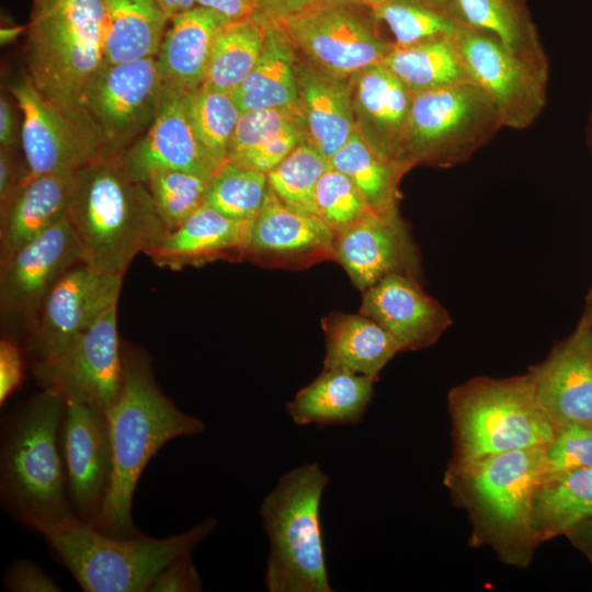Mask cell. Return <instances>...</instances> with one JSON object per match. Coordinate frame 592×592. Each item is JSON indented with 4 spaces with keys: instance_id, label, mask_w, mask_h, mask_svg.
I'll return each mask as SVG.
<instances>
[{
    "instance_id": "cell-1",
    "label": "cell",
    "mask_w": 592,
    "mask_h": 592,
    "mask_svg": "<svg viewBox=\"0 0 592 592\" xmlns=\"http://www.w3.org/2000/svg\"><path fill=\"white\" fill-rule=\"evenodd\" d=\"M119 395L106 412L112 449V477L104 504L90 523L117 536L140 535L132 517L133 497L148 462L169 441L202 433V420L179 410L158 387L148 356L123 350Z\"/></svg>"
},
{
    "instance_id": "cell-2",
    "label": "cell",
    "mask_w": 592,
    "mask_h": 592,
    "mask_svg": "<svg viewBox=\"0 0 592 592\" xmlns=\"http://www.w3.org/2000/svg\"><path fill=\"white\" fill-rule=\"evenodd\" d=\"M67 217L82 262L114 274L124 275L168 232L148 189L117 157L98 159L73 174Z\"/></svg>"
},
{
    "instance_id": "cell-3",
    "label": "cell",
    "mask_w": 592,
    "mask_h": 592,
    "mask_svg": "<svg viewBox=\"0 0 592 592\" xmlns=\"http://www.w3.org/2000/svg\"><path fill=\"white\" fill-rule=\"evenodd\" d=\"M65 398L44 387L14 411L1 444V494L32 528L76 516L68 491L60 431Z\"/></svg>"
},
{
    "instance_id": "cell-4",
    "label": "cell",
    "mask_w": 592,
    "mask_h": 592,
    "mask_svg": "<svg viewBox=\"0 0 592 592\" xmlns=\"http://www.w3.org/2000/svg\"><path fill=\"white\" fill-rule=\"evenodd\" d=\"M210 517L167 538L143 534L117 537L71 516L39 524L41 533L87 592H145L158 573L177 558L191 554L215 528Z\"/></svg>"
},
{
    "instance_id": "cell-5",
    "label": "cell",
    "mask_w": 592,
    "mask_h": 592,
    "mask_svg": "<svg viewBox=\"0 0 592 592\" xmlns=\"http://www.w3.org/2000/svg\"><path fill=\"white\" fill-rule=\"evenodd\" d=\"M25 60L44 99L78 111L87 82L104 62L103 1L32 0Z\"/></svg>"
},
{
    "instance_id": "cell-6",
    "label": "cell",
    "mask_w": 592,
    "mask_h": 592,
    "mask_svg": "<svg viewBox=\"0 0 592 592\" xmlns=\"http://www.w3.org/2000/svg\"><path fill=\"white\" fill-rule=\"evenodd\" d=\"M330 478L317 463L281 476L260 515L270 540L269 592H331L326 567L320 505Z\"/></svg>"
},
{
    "instance_id": "cell-7",
    "label": "cell",
    "mask_w": 592,
    "mask_h": 592,
    "mask_svg": "<svg viewBox=\"0 0 592 592\" xmlns=\"http://www.w3.org/2000/svg\"><path fill=\"white\" fill-rule=\"evenodd\" d=\"M449 406L459 467L500 453L548 446L556 434L528 374L474 378L451 392Z\"/></svg>"
},
{
    "instance_id": "cell-8",
    "label": "cell",
    "mask_w": 592,
    "mask_h": 592,
    "mask_svg": "<svg viewBox=\"0 0 592 592\" xmlns=\"http://www.w3.org/2000/svg\"><path fill=\"white\" fill-rule=\"evenodd\" d=\"M503 128L499 111L476 83L465 81L412 93L396 164L454 167Z\"/></svg>"
},
{
    "instance_id": "cell-9",
    "label": "cell",
    "mask_w": 592,
    "mask_h": 592,
    "mask_svg": "<svg viewBox=\"0 0 592 592\" xmlns=\"http://www.w3.org/2000/svg\"><path fill=\"white\" fill-rule=\"evenodd\" d=\"M163 81L156 58L102 66L87 82L77 110L99 136L107 157H117L150 127Z\"/></svg>"
},
{
    "instance_id": "cell-10",
    "label": "cell",
    "mask_w": 592,
    "mask_h": 592,
    "mask_svg": "<svg viewBox=\"0 0 592 592\" xmlns=\"http://www.w3.org/2000/svg\"><path fill=\"white\" fill-rule=\"evenodd\" d=\"M546 447L500 453L459 467L477 512L500 543L522 547L535 542L533 501L545 473Z\"/></svg>"
},
{
    "instance_id": "cell-11",
    "label": "cell",
    "mask_w": 592,
    "mask_h": 592,
    "mask_svg": "<svg viewBox=\"0 0 592 592\" xmlns=\"http://www.w3.org/2000/svg\"><path fill=\"white\" fill-rule=\"evenodd\" d=\"M345 3L322 0L299 13L273 21L310 67L340 79H350L380 64L395 47Z\"/></svg>"
},
{
    "instance_id": "cell-12",
    "label": "cell",
    "mask_w": 592,
    "mask_h": 592,
    "mask_svg": "<svg viewBox=\"0 0 592 592\" xmlns=\"http://www.w3.org/2000/svg\"><path fill=\"white\" fill-rule=\"evenodd\" d=\"M10 92L22 114L21 147L27 177L75 174L98 159L110 158L84 116L44 99L27 76L12 83Z\"/></svg>"
},
{
    "instance_id": "cell-13",
    "label": "cell",
    "mask_w": 592,
    "mask_h": 592,
    "mask_svg": "<svg viewBox=\"0 0 592 592\" xmlns=\"http://www.w3.org/2000/svg\"><path fill=\"white\" fill-rule=\"evenodd\" d=\"M454 39L470 81L493 101L503 127H530L546 105L549 67L530 62L492 35L468 26Z\"/></svg>"
},
{
    "instance_id": "cell-14",
    "label": "cell",
    "mask_w": 592,
    "mask_h": 592,
    "mask_svg": "<svg viewBox=\"0 0 592 592\" xmlns=\"http://www.w3.org/2000/svg\"><path fill=\"white\" fill-rule=\"evenodd\" d=\"M123 277L83 262L69 269L47 293L31 325L36 362L61 355L109 308L118 304Z\"/></svg>"
},
{
    "instance_id": "cell-15",
    "label": "cell",
    "mask_w": 592,
    "mask_h": 592,
    "mask_svg": "<svg viewBox=\"0 0 592 592\" xmlns=\"http://www.w3.org/2000/svg\"><path fill=\"white\" fill-rule=\"evenodd\" d=\"M117 305L109 308L61 355L34 366V375L44 387H55L65 398L92 402L105 414L116 401L124 377Z\"/></svg>"
},
{
    "instance_id": "cell-16",
    "label": "cell",
    "mask_w": 592,
    "mask_h": 592,
    "mask_svg": "<svg viewBox=\"0 0 592 592\" xmlns=\"http://www.w3.org/2000/svg\"><path fill=\"white\" fill-rule=\"evenodd\" d=\"M60 440L73 514L91 523L104 504L112 477L105 412L87 400L65 398Z\"/></svg>"
},
{
    "instance_id": "cell-17",
    "label": "cell",
    "mask_w": 592,
    "mask_h": 592,
    "mask_svg": "<svg viewBox=\"0 0 592 592\" xmlns=\"http://www.w3.org/2000/svg\"><path fill=\"white\" fill-rule=\"evenodd\" d=\"M80 262L81 248L68 217L16 249L1 260L2 316L33 323L50 288Z\"/></svg>"
},
{
    "instance_id": "cell-18",
    "label": "cell",
    "mask_w": 592,
    "mask_h": 592,
    "mask_svg": "<svg viewBox=\"0 0 592 592\" xmlns=\"http://www.w3.org/2000/svg\"><path fill=\"white\" fill-rule=\"evenodd\" d=\"M185 92L163 83L150 127L117 156L134 179L144 183L157 169H177L212 180L219 169L195 134L186 109Z\"/></svg>"
},
{
    "instance_id": "cell-19",
    "label": "cell",
    "mask_w": 592,
    "mask_h": 592,
    "mask_svg": "<svg viewBox=\"0 0 592 592\" xmlns=\"http://www.w3.org/2000/svg\"><path fill=\"white\" fill-rule=\"evenodd\" d=\"M333 259L362 291L390 274L420 273L418 249L398 210L371 212L335 235Z\"/></svg>"
},
{
    "instance_id": "cell-20",
    "label": "cell",
    "mask_w": 592,
    "mask_h": 592,
    "mask_svg": "<svg viewBox=\"0 0 592 592\" xmlns=\"http://www.w3.org/2000/svg\"><path fill=\"white\" fill-rule=\"evenodd\" d=\"M556 430L592 424V327L589 317L548 357L527 373Z\"/></svg>"
},
{
    "instance_id": "cell-21",
    "label": "cell",
    "mask_w": 592,
    "mask_h": 592,
    "mask_svg": "<svg viewBox=\"0 0 592 592\" xmlns=\"http://www.w3.org/2000/svg\"><path fill=\"white\" fill-rule=\"evenodd\" d=\"M335 235L316 215L294 210L270 190L251 221L244 259L270 266L298 267L333 259Z\"/></svg>"
},
{
    "instance_id": "cell-22",
    "label": "cell",
    "mask_w": 592,
    "mask_h": 592,
    "mask_svg": "<svg viewBox=\"0 0 592 592\" xmlns=\"http://www.w3.org/2000/svg\"><path fill=\"white\" fill-rule=\"evenodd\" d=\"M388 331L401 351L426 348L451 326L452 319L414 276L390 274L363 291L361 311Z\"/></svg>"
},
{
    "instance_id": "cell-23",
    "label": "cell",
    "mask_w": 592,
    "mask_h": 592,
    "mask_svg": "<svg viewBox=\"0 0 592 592\" xmlns=\"http://www.w3.org/2000/svg\"><path fill=\"white\" fill-rule=\"evenodd\" d=\"M250 224L231 219L203 204L146 254L156 265L171 270L216 260L244 259Z\"/></svg>"
},
{
    "instance_id": "cell-24",
    "label": "cell",
    "mask_w": 592,
    "mask_h": 592,
    "mask_svg": "<svg viewBox=\"0 0 592 592\" xmlns=\"http://www.w3.org/2000/svg\"><path fill=\"white\" fill-rule=\"evenodd\" d=\"M351 81L356 128L376 152L397 167L412 92L382 64L364 69Z\"/></svg>"
},
{
    "instance_id": "cell-25",
    "label": "cell",
    "mask_w": 592,
    "mask_h": 592,
    "mask_svg": "<svg viewBox=\"0 0 592 592\" xmlns=\"http://www.w3.org/2000/svg\"><path fill=\"white\" fill-rule=\"evenodd\" d=\"M297 82L306 140L329 161L356 128L351 78H334L297 64Z\"/></svg>"
},
{
    "instance_id": "cell-26",
    "label": "cell",
    "mask_w": 592,
    "mask_h": 592,
    "mask_svg": "<svg viewBox=\"0 0 592 592\" xmlns=\"http://www.w3.org/2000/svg\"><path fill=\"white\" fill-rule=\"evenodd\" d=\"M73 174L26 177L0 206V260L67 218Z\"/></svg>"
},
{
    "instance_id": "cell-27",
    "label": "cell",
    "mask_w": 592,
    "mask_h": 592,
    "mask_svg": "<svg viewBox=\"0 0 592 592\" xmlns=\"http://www.w3.org/2000/svg\"><path fill=\"white\" fill-rule=\"evenodd\" d=\"M229 22L200 5L172 16L155 57L163 83L185 91L201 88L215 39Z\"/></svg>"
},
{
    "instance_id": "cell-28",
    "label": "cell",
    "mask_w": 592,
    "mask_h": 592,
    "mask_svg": "<svg viewBox=\"0 0 592 592\" xmlns=\"http://www.w3.org/2000/svg\"><path fill=\"white\" fill-rule=\"evenodd\" d=\"M375 380L348 371L323 369L287 403V412L298 425L356 424L373 398Z\"/></svg>"
},
{
    "instance_id": "cell-29",
    "label": "cell",
    "mask_w": 592,
    "mask_h": 592,
    "mask_svg": "<svg viewBox=\"0 0 592 592\" xmlns=\"http://www.w3.org/2000/svg\"><path fill=\"white\" fill-rule=\"evenodd\" d=\"M326 333L325 369H342L377 377L401 351L396 339L379 323L360 312L330 314L322 320Z\"/></svg>"
},
{
    "instance_id": "cell-30",
    "label": "cell",
    "mask_w": 592,
    "mask_h": 592,
    "mask_svg": "<svg viewBox=\"0 0 592 592\" xmlns=\"http://www.w3.org/2000/svg\"><path fill=\"white\" fill-rule=\"evenodd\" d=\"M264 23L263 52L252 70L231 92L241 113L294 107L298 102L295 49L275 22Z\"/></svg>"
},
{
    "instance_id": "cell-31",
    "label": "cell",
    "mask_w": 592,
    "mask_h": 592,
    "mask_svg": "<svg viewBox=\"0 0 592 592\" xmlns=\"http://www.w3.org/2000/svg\"><path fill=\"white\" fill-rule=\"evenodd\" d=\"M104 62L156 57L170 22L158 0H102Z\"/></svg>"
},
{
    "instance_id": "cell-32",
    "label": "cell",
    "mask_w": 592,
    "mask_h": 592,
    "mask_svg": "<svg viewBox=\"0 0 592 592\" xmlns=\"http://www.w3.org/2000/svg\"><path fill=\"white\" fill-rule=\"evenodd\" d=\"M592 519V467L543 478L533 501L535 542L573 532Z\"/></svg>"
},
{
    "instance_id": "cell-33",
    "label": "cell",
    "mask_w": 592,
    "mask_h": 592,
    "mask_svg": "<svg viewBox=\"0 0 592 592\" xmlns=\"http://www.w3.org/2000/svg\"><path fill=\"white\" fill-rule=\"evenodd\" d=\"M459 21L496 37L516 56L549 67L524 0H448Z\"/></svg>"
},
{
    "instance_id": "cell-34",
    "label": "cell",
    "mask_w": 592,
    "mask_h": 592,
    "mask_svg": "<svg viewBox=\"0 0 592 592\" xmlns=\"http://www.w3.org/2000/svg\"><path fill=\"white\" fill-rule=\"evenodd\" d=\"M380 64L412 93L470 81L454 37L395 46Z\"/></svg>"
},
{
    "instance_id": "cell-35",
    "label": "cell",
    "mask_w": 592,
    "mask_h": 592,
    "mask_svg": "<svg viewBox=\"0 0 592 592\" xmlns=\"http://www.w3.org/2000/svg\"><path fill=\"white\" fill-rule=\"evenodd\" d=\"M329 164L346 175L375 214L397 210L400 170L365 140L357 128L329 159Z\"/></svg>"
},
{
    "instance_id": "cell-36",
    "label": "cell",
    "mask_w": 592,
    "mask_h": 592,
    "mask_svg": "<svg viewBox=\"0 0 592 592\" xmlns=\"http://www.w3.org/2000/svg\"><path fill=\"white\" fill-rule=\"evenodd\" d=\"M266 25L258 18L229 22L217 35L202 87L231 93L260 58Z\"/></svg>"
},
{
    "instance_id": "cell-37",
    "label": "cell",
    "mask_w": 592,
    "mask_h": 592,
    "mask_svg": "<svg viewBox=\"0 0 592 592\" xmlns=\"http://www.w3.org/2000/svg\"><path fill=\"white\" fill-rule=\"evenodd\" d=\"M371 9L389 29L395 46L454 37L465 27L448 0H388Z\"/></svg>"
},
{
    "instance_id": "cell-38",
    "label": "cell",
    "mask_w": 592,
    "mask_h": 592,
    "mask_svg": "<svg viewBox=\"0 0 592 592\" xmlns=\"http://www.w3.org/2000/svg\"><path fill=\"white\" fill-rule=\"evenodd\" d=\"M195 134L209 158L220 168L228 159L240 110L231 93L201 87L185 92Z\"/></svg>"
},
{
    "instance_id": "cell-39",
    "label": "cell",
    "mask_w": 592,
    "mask_h": 592,
    "mask_svg": "<svg viewBox=\"0 0 592 592\" xmlns=\"http://www.w3.org/2000/svg\"><path fill=\"white\" fill-rule=\"evenodd\" d=\"M267 193L266 173L226 161L209 181L204 204L231 219L252 221Z\"/></svg>"
},
{
    "instance_id": "cell-40",
    "label": "cell",
    "mask_w": 592,
    "mask_h": 592,
    "mask_svg": "<svg viewBox=\"0 0 592 592\" xmlns=\"http://www.w3.org/2000/svg\"><path fill=\"white\" fill-rule=\"evenodd\" d=\"M328 167V159L304 140L267 172L269 187L287 207L318 216L315 191Z\"/></svg>"
},
{
    "instance_id": "cell-41",
    "label": "cell",
    "mask_w": 592,
    "mask_h": 592,
    "mask_svg": "<svg viewBox=\"0 0 592 592\" xmlns=\"http://www.w3.org/2000/svg\"><path fill=\"white\" fill-rule=\"evenodd\" d=\"M209 181L184 170L157 169L146 178L144 184L169 231L180 226L204 204Z\"/></svg>"
},
{
    "instance_id": "cell-42",
    "label": "cell",
    "mask_w": 592,
    "mask_h": 592,
    "mask_svg": "<svg viewBox=\"0 0 592 592\" xmlns=\"http://www.w3.org/2000/svg\"><path fill=\"white\" fill-rule=\"evenodd\" d=\"M315 205L318 217L334 235L371 213L352 181L330 164L317 183Z\"/></svg>"
},
{
    "instance_id": "cell-43",
    "label": "cell",
    "mask_w": 592,
    "mask_h": 592,
    "mask_svg": "<svg viewBox=\"0 0 592 592\" xmlns=\"http://www.w3.org/2000/svg\"><path fill=\"white\" fill-rule=\"evenodd\" d=\"M295 125H301L297 105L242 112L231 139L228 159L263 144Z\"/></svg>"
},
{
    "instance_id": "cell-44",
    "label": "cell",
    "mask_w": 592,
    "mask_h": 592,
    "mask_svg": "<svg viewBox=\"0 0 592 592\" xmlns=\"http://www.w3.org/2000/svg\"><path fill=\"white\" fill-rule=\"evenodd\" d=\"M588 467H592V424L558 428L546 447L543 478Z\"/></svg>"
},
{
    "instance_id": "cell-45",
    "label": "cell",
    "mask_w": 592,
    "mask_h": 592,
    "mask_svg": "<svg viewBox=\"0 0 592 592\" xmlns=\"http://www.w3.org/2000/svg\"><path fill=\"white\" fill-rule=\"evenodd\" d=\"M304 140L306 136L303 126L295 125L254 148L230 157L227 161L267 174Z\"/></svg>"
},
{
    "instance_id": "cell-46",
    "label": "cell",
    "mask_w": 592,
    "mask_h": 592,
    "mask_svg": "<svg viewBox=\"0 0 592 592\" xmlns=\"http://www.w3.org/2000/svg\"><path fill=\"white\" fill-rule=\"evenodd\" d=\"M150 592H197L202 582L191 554L181 556L164 567L155 578Z\"/></svg>"
},
{
    "instance_id": "cell-47",
    "label": "cell",
    "mask_w": 592,
    "mask_h": 592,
    "mask_svg": "<svg viewBox=\"0 0 592 592\" xmlns=\"http://www.w3.org/2000/svg\"><path fill=\"white\" fill-rule=\"evenodd\" d=\"M5 587L14 592H56L57 583L35 563L20 560L12 565L4 578Z\"/></svg>"
},
{
    "instance_id": "cell-48",
    "label": "cell",
    "mask_w": 592,
    "mask_h": 592,
    "mask_svg": "<svg viewBox=\"0 0 592 592\" xmlns=\"http://www.w3.org/2000/svg\"><path fill=\"white\" fill-rule=\"evenodd\" d=\"M22 350L9 338L0 340V403L3 405L23 379Z\"/></svg>"
},
{
    "instance_id": "cell-49",
    "label": "cell",
    "mask_w": 592,
    "mask_h": 592,
    "mask_svg": "<svg viewBox=\"0 0 592 592\" xmlns=\"http://www.w3.org/2000/svg\"><path fill=\"white\" fill-rule=\"evenodd\" d=\"M27 177L26 167L18 162L13 149L0 148V206Z\"/></svg>"
},
{
    "instance_id": "cell-50",
    "label": "cell",
    "mask_w": 592,
    "mask_h": 592,
    "mask_svg": "<svg viewBox=\"0 0 592 592\" xmlns=\"http://www.w3.org/2000/svg\"><path fill=\"white\" fill-rule=\"evenodd\" d=\"M322 0H259L255 16L264 22H273L299 13Z\"/></svg>"
},
{
    "instance_id": "cell-51",
    "label": "cell",
    "mask_w": 592,
    "mask_h": 592,
    "mask_svg": "<svg viewBox=\"0 0 592 592\" xmlns=\"http://www.w3.org/2000/svg\"><path fill=\"white\" fill-rule=\"evenodd\" d=\"M196 5L214 10L232 22L255 16L259 0H196Z\"/></svg>"
},
{
    "instance_id": "cell-52",
    "label": "cell",
    "mask_w": 592,
    "mask_h": 592,
    "mask_svg": "<svg viewBox=\"0 0 592 592\" xmlns=\"http://www.w3.org/2000/svg\"><path fill=\"white\" fill-rule=\"evenodd\" d=\"M15 117L8 98H0V148L13 149L15 145Z\"/></svg>"
},
{
    "instance_id": "cell-53",
    "label": "cell",
    "mask_w": 592,
    "mask_h": 592,
    "mask_svg": "<svg viewBox=\"0 0 592 592\" xmlns=\"http://www.w3.org/2000/svg\"><path fill=\"white\" fill-rule=\"evenodd\" d=\"M158 1L170 19L196 5V0H158Z\"/></svg>"
},
{
    "instance_id": "cell-54",
    "label": "cell",
    "mask_w": 592,
    "mask_h": 592,
    "mask_svg": "<svg viewBox=\"0 0 592 592\" xmlns=\"http://www.w3.org/2000/svg\"><path fill=\"white\" fill-rule=\"evenodd\" d=\"M577 528H581L580 535L582 537V542L585 546H588L589 551H592V519L584 522Z\"/></svg>"
},
{
    "instance_id": "cell-55",
    "label": "cell",
    "mask_w": 592,
    "mask_h": 592,
    "mask_svg": "<svg viewBox=\"0 0 592 592\" xmlns=\"http://www.w3.org/2000/svg\"><path fill=\"white\" fill-rule=\"evenodd\" d=\"M335 1H342L346 3L352 2V3L364 4V5H368L369 8H373L388 0H335Z\"/></svg>"
},
{
    "instance_id": "cell-56",
    "label": "cell",
    "mask_w": 592,
    "mask_h": 592,
    "mask_svg": "<svg viewBox=\"0 0 592 592\" xmlns=\"http://www.w3.org/2000/svg\"><path fill=\"white\" fill-rule=\"evenodd\" d=\"M591 138H592V124H591V134H590Z\"/></svg>"
},
{
    "instance_id": "cell-57",
    "label": "cell",
    "mask_w": 592,
    "mask_h": 592,
    "mask_svg": "<svg viewBox=\"0 0 592 592\" xmlns=\"http://www.w3.org/2000/svg\"><path fill=\"white\" fill-rule=\"evenodd\" d=\"M589 319H590V321H591V327H592V318L589 317Z\"/></svg>"
},
{
    "instance_id": "cell-58",
    "label": "cell",
    "mask_w": 592,
    "mask_h": 592,
    "mask_svg": "<svg viewBox=\"0 0 592 592\" xmlns=\"http://www.w3.org/2000/svg\"><path fill=\"white\" fill-rule=\"evenodd\" d=\"M591 299H592V295H591Z\"/></svg>"
}]
</instances>
